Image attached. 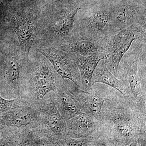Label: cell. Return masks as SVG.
<instances>
[{"mask_svg": "<svg viewBox=\"0 0 146 146\" xmlns=\"http://www.w3.org/2000/svg\"><path fill=\"white\" fill-rule=\"evenodd\" d=\"M24 106L26 105L20 99H7L0 94V114L12 108Z\"/></svg>", "mask_w": 146, "mask_h": 146, "instance_id": "22", "label": "cell"}, {"mask_svg": "<svg viewBox=\"0 0 146 146\" xmlns=\"http://www.w3.org/2000/svg\"><path fill=\"white\" fill-rule=\"evenodd\" d=\"M40 123L39 111L27 106L12 108L0 114V125L36 129L39 127Z\"/></svg>", "mask_w": 146, "mask_h": 146, "instance_id": "13", "label": "cell"}, {"mask_svg": "<svg viewBox=\"0 0 146 146\" xmlns=\"http://www.w3.org/2000/svg\"><path fill=\"white\" fill-rule=\"evenodd\" d=\"M110 3V30L112 35L136 23L146 22V7L122 1Z\"/></svg>", "mask_w": 146, "mask_h": 146, "instance_id": "10", "label": "cell"}, {"mask_svg": "<svg viewBox=\"0 0 146 146\" xmlns=\"http://www.w3.org/2000/svg\"><path fill=\"white\" fill-rule=\"evenodd\" d=\"M145 46L146 36L133 41L120 61L117 77L119 79L127 80L132 93L135 109L145 116H146V95L141 89L138 72V61L142 50Z\"/></svg>", "mask_w": 146, "mask_h": 146, "instance_id": "4", "label": "cell"}, {"mask_svg": "<svg viewBox=\"0 0 146 146\" xmlns=\"http://www.w3.org/2000/svg\"><path fill=\"white\" fill-rule=\"evenodd\" d=\"M102 137L109 146L146 145V116L118 92L102 107Z\"/></svg>", "mask_w": 146, "mask_h": 146, "instance_id": "1", "label": "cell"}, {"mask_svg": "<svg viewBox=\"0 0 146 146\" xmlns=\"http://www.w3.org/2000/svg\"><path fill=\"white\" fill-rule=\"evenodd\" d=\"M12 24L20 43L21 51L27 56L35 38L36 31L34 22L30 16L18 13L12 18Z\"/></svg>", "mask_w": 146, "mask_h": 146, "instance_id": "17", "label": "cell"}, {"mask_svg": "<svg viewBox=\"0 0 146 146\" xmlns=\"http://www.w3.org/2000/svg\"><path fill=\"white\" fill-rule=\"evenodd\" d=\"M138 72L141 80V89L146 95V46L142 50L138 61Z\"/></svg>", "mask_w": 146, "mask_h": 146, "instance_id": "21", "label": "cell"}, {"mask_svg": "<svg viewBox=\"0 0 146 146\" xmlns=\"http://www.w3.org/2000/svg\"><path fill=\"white\" fill-rule=\"evenodd\" d=\"M114 1L125 2L132 5L146 7V0H115Z\"/></svg>", "mask_w": 146, "mask_h": 146, "instance_id": "23", "label": "cell"}, {"mask_svg": "<svg viewBox=\"0 0 146 146\" xmlns=\"http://www.w3.org/2000/svg\"><path fill=\"white\" fill-rule=\"evenodd\" d=\"M52 99L55 106L66 121L72 119L82 110V106L64 85L52 92Z\"/></svg>", "mask_w": 146, "mask_h": 146, "instance_id": "18", "label": "cell"}, {"mask_svg": "<svg viewBox=\"0 0 146 146\" xmlns=\"http://www.w3.org/2000/svg\"><path fill=\"white\" fill-rule=\"evenodd\" d=\"M1 38L0 37V49H1Z\"/></svg>", "mask_w": 146, "mask_h": 146, "instance_id": "26", "label": "cell"}, {"mask_svg": "<svg viewBox=\"0 0 146 146\" xmlns=\"http://www.w3.org/2000/svg\"><path fill=\"white\" fill-rule=\"evenodd\" d=\"M75 1L76 2L82 5H83L86 2V0H75Z\"/></svg>", "mask_w": 146, "mask_h": 146, "instance_id": "24", "label": "cell"}, {"mask_svg": "<svg viewBox=\"0 0 146 146\" xmlns=\"http://www.w3.org/2000/svg\"><path fill=\"white\" fill-rule=\"evenodd\" d=\"M77 63L80 74L82 90L89 91L92 87L91 80L97 65L102 60L108 57L107 52H99L91 55L83 56L76 54Z\"/></svg>", "mask_w": 146, "mask_h": 146, "instance_id": "19", "label": "cell"}, {"mask_svg": "<svg viewBox=\"0 0 146 146\" xmlns=\"http://www.w3.org/2000/svg\"><path fill=\"white\" fill-rule=\"evenodd\" d=\"M5 126L0 125V133H1L3 129L5 127Z\"/></svg>", "mask_w": 146, "mask_h": 146, "instance_id": "25", "label": "cell"}, {"mask_svg": "<svg viewBox=\"0 0 146 146\" xmlns=\"http://www.w3.org/2000/svg\"><path fill=\"white\" fill-rule=\"evenodd\" d=\"M61 146H106L101 133L95 135H91L73 138L66 136L60 143Z\"/></svg>", "mask_w": 146, "mask_h": 146, "instance_id": "20", "label": "cell"}, {"mask_svg": "<svg viewBox=\"0 0 146 146\" xmlns=\"http://www.w3.org/2000/svg\"><path fill=\"white\" fill-rule=\"evenodd\" d=\"M38 51L50 61L62 78L70 80L81 89L80 74L75 54L54 47L40 49Z\"/></svg>", "mask_w": 146, "mask_h": 146, "instance_id": "9", "label": "cell"}, {"mask_svg": "<svg viewBox=\"0 0 146 146\" xmlns=\"http://www.w3.org/2000/svg\"><path fill=\"white\" fill-rule=\"evenodd\" d=\"M25 55L11 47L0 68V92L5 98H19L23 74L27 61Z\"/></svg>", "mask_w": 146, "mask_h": 146, "instance_id": "5", "label": "cell"}, {"mask_svg": "<svg viewBox=\"0 0 146 146\" xmlns=\"http://www.w3.org/2000/svg\"><path fill=\"white\" fill-rule=\"evenodd\" d=\"M102 123L91 114L82 110L67 121L66 136L80 138L100 134Z\"/></svg>", "mask_w": 146, "mask_h": 146, "instance_id": "14", "label": "cell"}, {"mask_svg": "<svg viewBox=\"0 0 146 146\" xmlns=\"http://www.w3.org/2000/svg\"><path fill=\"white\" fill-rule=\"evenodd\" d=\"M107 42L90 38L73 30L70 35L61 41L58 48L68 52L83 56L99 52H107Z\"/></svg>", "mask_w": 146, "mask_h": 146, "instance_id": "12", "label": "cell"}, {"mask_svg": "<svg viewBox=\"0 0 146 146\" xmlns=\"http://www.w3.org/2000/svg\"><path fill=\"white\" fill-rule=\"evenodd\" d=\"M1 135L0 145L52 146L38 129L6 126Z\"/></svg>", "mask_w": 146, "mask_h": 146, "instance_id": "11", "label": "cell"}, {"mask_svg": "<svg viewBox=\"0 0 146 146\" xmlns=\"http://www.w3.org/2000/svg\"><path fill=\"white\" fill-rule=\"evenodd\" d=\"M64 85L70 93L81 104L82 110L91 113L97 119L101 121V113L105 102L110 100L119 91L101 83H95L89 91L79 88L69 79H64Z\"/></svg>", "mask_w": 146, "mask_h": 146, "instance_id": "7", "label": "cell"}, {"mask_svg": "<svg viewBox=\"0 0 146 146\" xmlns=\"http://www.w3.org/2000/svg\"><path fill=\"white\" fill-rule=\"evenodd\" d=\"M52 93L47 97L44 106L40 112L41 123L38 129L52 146H59L66 136L67 121L60 115L55 106Z\"/></svg>", "mask_w": 146, "mask_h": 146, "instance_id": "8", "label": "cell"}, {"mask_svg": "<svg viewBox=\"0 0 146 146\" xmlns=\"http://www.w3.org/2000/svg\"><path fill=\"white\" fill-rule=\"evenodd\" d=\"M63 82L64 79L44 56H36L27 61L19 99L26 106L41 111L49 94L55 92Z\"/></svg>", "mask_w": 146, "mask_h": 146, "instance_id": "2", "label": "cell"}, {"mask_svg": "<svg viewBox=\"0 0 146 146\" xmlns=\"http://www.w3.org/2000/svg\"><path fill=\"white\" fill-rule=\"evenodd\" d=\"M96 83L106 84L117 90L123 95L131 106L135 109L128 82L126 80L119 79L114 75L108 69L105 60L100 61L93 74L91 85Z\"/></svg>", "mask_w": 146, "mask_h": 146, "instance_id": "16", "label": "cell"}, {"mask_svg": "<svg viewBox=\"0 0 146 146\" xmlns=\"http://www.w3.org/2000/svg\"><path fill=\"white\" fill-rule=\"evenodd\" d=\"M146 22L136 23L118 32L108 39L107 59L105 60L108 69L117 77L119 64L124 55L133 41L146 36Z\"/></svg>", "mask_w": 146, "mask_h": 146, "instance_id": "6", "label": "cell"}, {"mask_svg": "<svg viewBox=\"0 0 146 146\" xmlns=\"http://www.w3.org/2000/svg\"><path fill=\"white\" fill-rule=\"evenodd\" d=\"M86 3L78 13L80 17L74 23V31L90 38L107 42L112 36L110 3H97L87 6Z\"/></svg>", "mask_w": 146, "mask_h": 146, "instance_id": "3", "label": "cell"}, {"mask_svg": "<svg viewBox=\"0 0 146 146\" xmlns=\"http://www.w3.org/2000/svg\"><path fill=\"white\" fill-rule=\"evenodd\" d=\"M83 6L75 4L60 9L55 13L51 30L56 39L61 42L70 35L74 29L76 16Z\"/></svg>", "mask_w": 146, "mask_h": 146, "instance_id": "15", "label": "cell"}]
</instances>
